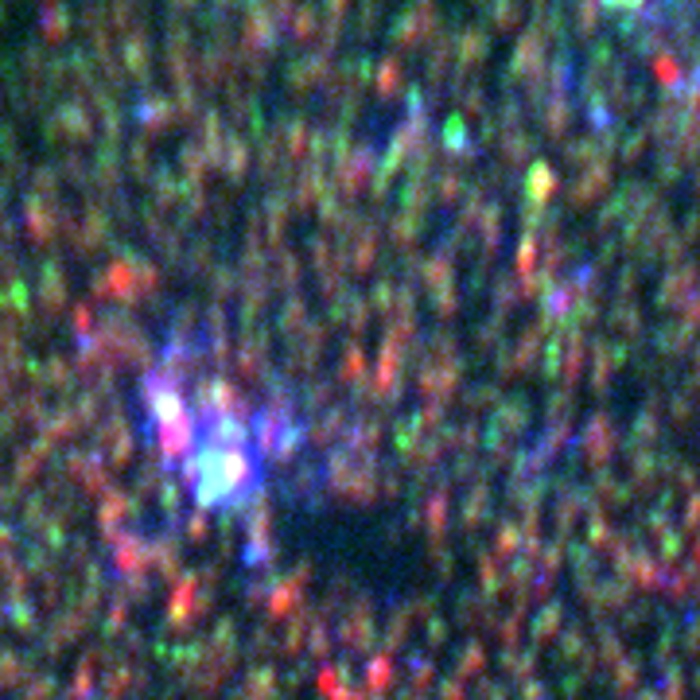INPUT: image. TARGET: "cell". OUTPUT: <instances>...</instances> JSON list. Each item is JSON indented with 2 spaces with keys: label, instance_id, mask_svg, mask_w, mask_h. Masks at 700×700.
Returning a JSON list of instances; mask_svg holds the SVG:
<instances>
[{
  "label": "cell",
  "instance_id": "cell-1",
  "mask_svg": "<svg viewBox=\"0 0 700 700\" xmlns=\"http://www.w3.org/2000/svg\"><path fill=\"white\" fill-rule=\"evenodd\" d=\"M611 4H638V0H611Z\"/></svg>",
  "mask_w": 700,
  "mask_h": 700
}]
</instances>
